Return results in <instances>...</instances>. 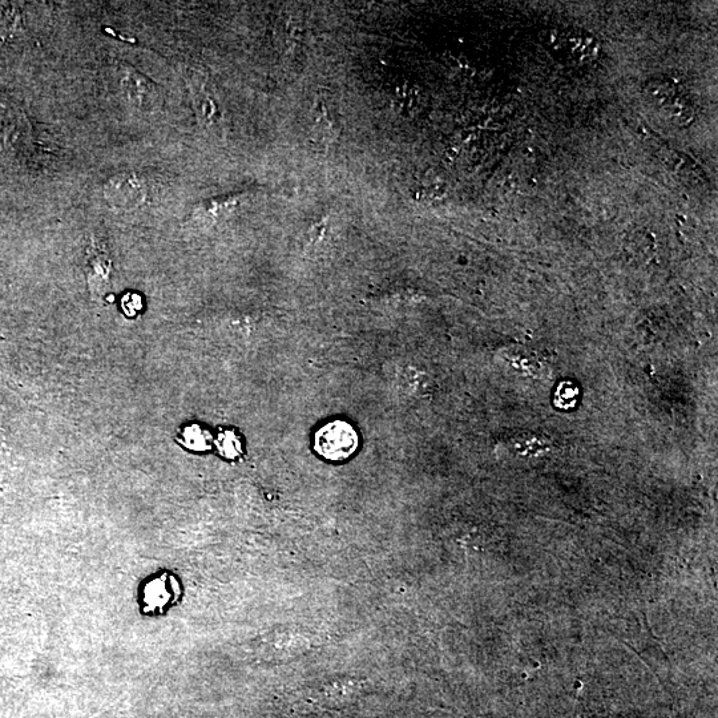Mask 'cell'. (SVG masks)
Wrapping results in <instances>:
<instances>
[{
  "instance_id": "obj_1",
  "label": "cell",
  "mask_w": 718,
  "mask_h": 718,
  "mask_svg": "<svg viewBox=\"0 0 718 718\" xmlns=\"http://www.w3.org/2000/svg\"><path fill=\"white\" fill-rule=\"evenodd\" d=\"M645 100L659 114L677 128H688L695 123L697 106L691 91L683 82L671 76L656 75L643 86Z\"/></svg>"
},
{
  "instance_id": "obj_2",
  "label": "cell",
  "mask_w": 718,
  "mask_h": 718,
  "mask_svg": "<svg viewBox=\"0 0 718 718\" xmlns=\"http://www.w3.org/2000/svg\"><path fill=\"white\" fill-rule=\"evenodd\" d=\"M548 50L564 63L588 66L598 62L601 44L596 36L579 28H554L546 35Z\"/></svg>"
},
{
  "instance_id": "obj_3",
  "label": "cell",
  "mask_w": 718,
  "mask_h": 718,
  "mask_svg": "<svg viewBox=\"0 0 718 718\" xmlns=\"http://www.w3.org/2000/svg\"><path fill=\"white\" fill-rule=\"evenodd\" d=\"M357 447L356 430L346 422L329 423L316 435V450L329 461H344L352 457Z\"/></svg>"
},
{
  "instance_id": "obj_4",
  "label": "cell",
  "mask_w": 718,
  "mask_h": 718,
  "mask_svg": "<svg viewBox=\"0 0 718 718\" xmlns=\"http://www.w3.org/2000/svg\"><path fill=\"white\" fill-rule=\"evenodd\" d=\"M147 189L136 173H121L112 177L104 188V196L114 209H135L144 203Z\"/></svg>"
},
{
  "instance_id": "obj_5",
  "label": "cell",
  "mask_w": 718,
  "mask_h": 718,
  "mask_svg": "<svg viewBox=\"0 0 718 718\" xmlns=\"http://www.w3.org/2000/svg\"><path fill=\"white\" fill-rule=\"evenodd\" d=\"M120 71L121 86L128 99L141 110H155L160 104V91L156 84L127 64H121Z\"/></svg>"
},
{
  "instance_id": "obj_6",
  "label": "cell",
  "mask_w": 718,
  "mask_h": 718,
  "mask_svg": "<svg viewBox=\"0 0 718 718\" xmlns=\"http://www.w3.org/2000/svg\"><path fill=\"white\" fill-rule=\"evenodd\" d=\"M112 261L107 254H92L86 265V276L92 298L103 301L111 289Z\"/></svg>"
},
{
  "instance_id": "obj_7",
  "label": "cell",
  "mask_w": 718,
  "mask_h": 718,
  "mask_svg": "<svg viewBox=\"0 0 718 718\" xmlns=\"http://www.w3.org/2000/svg\"><path fill=\"white\" fill-rule=\"evenodd\" d=\"M579 398V389L575 383L563 382L560 383L558 390L555 393V405L559 409L570 410L576 406Z\"/></svg>"
}]
</instances>
